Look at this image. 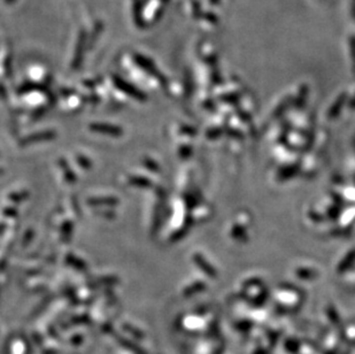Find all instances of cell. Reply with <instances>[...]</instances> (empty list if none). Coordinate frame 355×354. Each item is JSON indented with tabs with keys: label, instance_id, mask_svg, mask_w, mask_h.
<instances>
[{
	"label": "cell",
	"instance_id": "1",
	"mask_svg": "<svg viewBox=\"0 0 355 354\" xmlns=\"http://www.w3.org/2000/svg\"><path fill=\"white\" fill-rule=\"evenodd\" d=\"M91 128L93 130H96L98 132H104V134H109V135H114L117 136L120 134V130L117 128L112 127V126H105V125H93L91 126Z\"/></svg>",
	"mask_w": 355,
	"mask_h": 354
}]
</instances>
